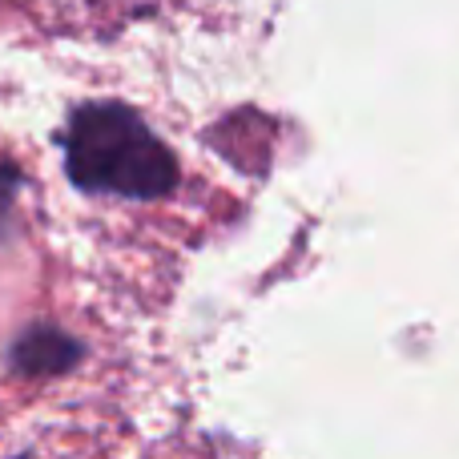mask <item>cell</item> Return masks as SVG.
<instances>
[{"mask_svg": "<svg viewBox=\"0 0 459 459\" xmlns=\"http://www.w3.org/2000/svg\"><path fill=\"white\" fill-rule=\"evenodd\" d=\"M65 174L81 194L158 202L178 190V158L142 113L121 101H85L65 126Z\"/></svg>", "mask_w": 459, "mask_h": 459, "instance_id": "1", "label": "cell"}, {"mask_svg": "<svg viewBox=\"0 0 459 459\" xmlns=\"http://www.w3.org/2000/svg\"><path fill=\"white\" fill-rule=\"evenodd\" d=\"M81 359V342L56 326H29L8 351V363L21 375H56Z\"/></svg>", "mask_w": 459, "mask_h": 459, "instance_id": "2", "label": "cell"}]
</instances>
